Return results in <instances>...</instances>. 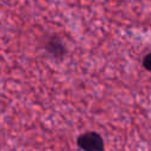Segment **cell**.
I'll list each match as a JSON object with an SVG mask.
<instances>
[{"instance_id": "6da1fadb", "label": "cell", "mask_w": 151, "mask_h": 151, "mask_svg": "<svg viewBox=\"0 0 151 151\" xmlns=\"http://www.w3.org/2000/svg\"><path fill=\"white\" fill-rule=\"evenodd\" d=\"M77 144L80 149L87 151H101L104 150V142L99 133L97 132H86L78 137Z\"/></svg>"}, {"instance_id": "3957f363", "label": "cell", "mask_w": 151, "mask_h": 151, "mask_svg": "<svg viewBox=\"0 0 151 151\" xmlns=\"http://www.w3.org/2000/svg\"><path fill=\"white\" fill-rule=\"evenodd\" d=\"M143 66H144L145 70H147V71L151 72V52L147 53V54L143 58Z\"/></svg>"}, {"instance_id": "7a4b0ae2", "label": "cell", "mask_w": 151, "mask_h": 151, "mask_svg": "<svg viewBox=\"0 0 151 151\" xmlns=\"http://www.w3.org/2000/svg\"><path fill=\"white\" fill-rule=\"evenodd\" d=\"M44 48L55 59H63L66 54V47H65L63 40L57 35L50 37L45 41Z\"/></svg>"}]
</instances>
